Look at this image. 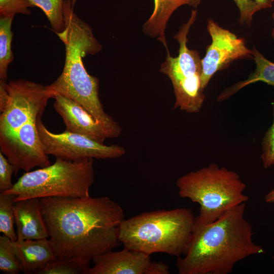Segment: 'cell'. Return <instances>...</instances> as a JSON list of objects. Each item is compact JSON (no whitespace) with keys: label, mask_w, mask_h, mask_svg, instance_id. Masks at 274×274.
Instances as JSON below:
<instances>
[{"label":"cell","mask_w":274,"mask_h":274,"mask_svg":"<svg viewBox=\"0 0 274 274\" xmlns=\"http://www.w3.org/2000/svg\"><path fill=\"white\" fill-rule=\"evenodd\" d=\"M207 30L212 43L207 47L201 59V85L203 90L217 72L227 68L234 61L254 58L252 50L246 46L244 38L237 37L211 18L207 20Z\"/></svg>","instance_id":"10"},{"label":"cell","mask_w":274,"mask_h":274,"mask_svg":"<svg viewBox=\"0 0 274 274\" xmlns=\"http://www.w3.org/2000/svg\"><path fill=\"white\" fill-rule=\"evenodd\" d=\"M246 207V203L238 205L209 224L195 222L183 256L177 257L178 273L228 274L237 262L264 254V249L253 241V227L245 217Z\"/></svg>","instance_id":"2"},{"label":"cell","mask_w":274,"mask_h":274,"mask_svg":"<svg viewBox=\"0 0 274 274\" xmlns=\"http://www.w3.org/2000/svg\"><path fill=\"white\" fill-rule=\"evenodd\" d=\"M273 261H274V255H273Z\"/></svg>","instance_id":"30"},{"label":"cell","mask_w":274,"mask_h":274,"mask_svg":"<svg viewBox=\"0 0 274 274\" xmlns=\"http://www.w3.org/2000/svg\"><path fill=\"white\" fill-rule=\"evenodd\" d=\"M94 265L88 274H169L162 262L152 261L150 255L124 248L102 253L92 258Z\"/></svg>","instance_id":"12"},{"label":"cell","mask_w":274,"mask_h":274,"mask_svg":"<svg viewBox=\"0 0 274 274\" xmlns=\"http://www.w3.org/2000/svg\"><path fill=\"white\" fill-rule=\"evenodd\" d=\"M239 12L238 22L241 25L250 27L254 14L262 8L254 0H234Z\"/></svg>","instance_id":"25"},{"label":"cell","mask_w":274,"mask_h":274,"mask_svg":"<svg viewBox=\"0 0 274 274\" xmlns=\"http://www.w3.org/2000/svg\"><path fill=\"white\" fill-rule=\"evenodd\" d=\"M94 181L93 159L56 158L52 164L25 172L11 189L2 193L15 195L14 202L32 198L88 197Z\"/></svg>","instance_id":"6"},{"label":"cell","mask_w":274,"mask_h":274,"mask_svg":"<svg viewBox=\"0 0 274 274\" xmlns=\"http://www.w3.org/2000/svg\"><path fill=\"white\" fill-rule=\"evenodd\" d=\"M22 272L38 274V272L57 258L49 239L16 240L13 242Z\"/></svg>","instance_id":"15"},{"label":"cell","mask_w":274,"mask_h":274,"mask_svg":"<svg viewBox=\"0 0 274 274\" xmlns=\"http://www.w3.org/2000/svg\"><path fill=\"white\" fill-rule=\"evenodd\" d=\"M195 216L191 209L177 208L141 213L124 219L118 236L124 248L149 255L181 256L191 235Z\"/></svg>","instance_id":"4"},{"label":"cell","mask_w":274,"mask_h":274,"mask_svg":"<svg viewBox=\"0 0 274 274\" xmlns=\"http://www.w3.org/2000/svg\"><path fill=\"white\" fill-rule=\"evenodd\" d=\"M196 16L197 11L192 10L188 21L174 37L179 44L178 55L172 57L167 53L160 68L173 85L175 98L173 109L188 113H198L206 99L201 85L202 59L197 51L187 47V36Z\"/></svg>","instance_id":"7"},{"label":"cell","mask_w":274,"mask_h":274,"mask_svg":"<svg viewBox=\"0 0 274 274\" xmlns=\"http://www.w3.org/2000/svg\"><path fill=\"white\" fill-rule=\"evenodd\" d=\"M252 50L256 64L254 71L247 79L225 88L218 95V101L227 100L245 86L257 82H263L274 87V62L266 58L255 47Z\"/></svg>","instance_id":"17"},{"label":"cell","mask_w":274,"mask_h":274,"mask_svg":"<svg viewBox=\"0 0 274 274\" xmlns=\"http://www.w3.org/2000/svg\"><path fill=\"white\" fill-rule=\"evenodd\" d=\"M33 7L40 8L49 21L53 30L57 33L65 29L63 15L64 0H28Z\"/></svg>","instance_id":"20"},{"label":"cell","mask_w":274,"mask_h":274,"mask_svg":"<svg viewBox=\"0 0 274 274\" xmlns=\"http://www.w3.org/2000/svg\"><path fill=\"white\" fill-rule=\"evenodd\" d=\"M51 98L46 86L41 84L22 79L0 81V138L41 118Z\"/></svg>","instance_id":"8"},{"label":"cell","mask_w":274,"mask_h":274,"mask_svg":"<svg viewBox=\"0 0 274 274\" xmlns=\"http://www.w3.org/2000/svg\"><path fill=\"white\" fill-rule=\"evenodd\" d=\"M53 106L62 118L67 131L86 136L104 144L108 135L93 116L81 105L70 98L55 94Z\"/></svg>","instance_id":"13"},{"label":"cell","mask_w":274,"mask_h":274,"mask_svg":"<svg viewBox=\"0 0 274 274\" xmlns=\"http://www.w3.org/2000/svg\"><path fill=\"white\" fill-rule=\"evenodd\" d=\"M13 242L4 234L0 236V270L5 274H18L22 272Z\"/></svg>","instance_id":"22"},{"label":"cell","mask_w":274,"mask_h":274,"mask_svg":"<svg viewBox=\"0 0 274 274\" xmlns=\"http://www.w3.org/2000/svg\"><path fill=\"white\" fill-rule=\"evenodd\" d=\"M272 18L274 19V11L272 13ZM271 36L273 38V39L274 40V28H273L272 30V32H271Z\"/></svg>","instance_id":"29"},{"label":"cell","mask_w":274,"mask_h":274,"mask_svg":"<svg viewBox=\"0 0 274 274\" xmlns=\"http://www.w3.org/2000/svg\"><path fill=\"white\" fill-rule=\"evenodd\" d=\"M265 200L267 203H274V189L265 195Z\"/></svg>","instance_id":"28"},{"label":"cell","mask_w":274,"mask_h":274,"mask_svg":"<svg viewBox=\"0 0 274 274\" xmlns=\"http://www.w3.org/2000/svg\"><path fill=\"white\" fill-rule=\"evenodd\" d=\"M176 185L180 197L199 204L195 222L201 224L213 222L249 200L244 193L246 184L238 174L215 163L184 175L177 179Z\"/></svg>","instance_id":"5"},{"label":"cell","mask_w":274,"mask_h":274,"mask_svg":"<svg viewBox=\"0 0 274 274\" xmlns=\"http://www.w3.org/2000/svg\"><path fill=\"white\" fill-rule=\"evenodd\" d=\"M14 169L3 153L0 151V192H6L11 189L14 184L12 181Z\"/></svg>","instance_id":"26"},{"label":"cell","mask_w":274,"mask_h":274,"mask_svg":"<svg viewBox=\"0 0 274 274\" xmlns=\"http://www.w3.org/2000/svg\"><path fill=\"white\" fill-rule=\"evenodd\" d=\"M40 202L57 258L92 259L119 246L118 228L125 216L110 197H49Z\"/></svg>","instance_id":"1"},{"label":"cell","mask_w":274,"mask_h":274,"mask_svg":"<svg viewBox=\"0 0 274 274\" xmlns=\"http://www.w3.org/2000/svg\"><path fill=\"white\" fill-rule=\"evenodd\" d=\"M202 0H154V10L144 24L143 31L152 38H156L168 49L165 37L166 24L172 14L180 7L188 5L196 8Z\"/></svg>","instance_id":"16"},{"label":"cell","mask_w":274,"mask_h":274,"mask_svg":"<svg viewBox=\"0 0 274 274\" xmlns=\"http://www.w3.org/2000/svg\"><path fill=\"white\" fill-rule=\"evenodd\" d=\"M14 211L17 240L49 237L39 198H32L15 201Z\"/></svg>","instance_id":"14"},{"label":"cell","mask_w":274,"mask_h":274,"mask_svg":"<svg viewBox=\"0 0 274 274\" xmlns=\"http://www.w3.org/2000/svg\"><path fill=\"white\" fill-rule=\"evenodd\" d=\"M14 16L0 19V81L7 82L8 68L14 59L11 50L13 33L11 30Z\"/></svg>","instance_id":"18"},{"label":"cell","mask_w":274,"mask_h":274,"mask_svg":"<svg viewBox=\"0 0 274 274\" xmlns=\"http://www.w3.org/2000/svg\"><path fill=\"white\" fill-rule=\"evenodd\" d=\"M13 194L0 193V232L9 237L12 241L17 240L14 230V199Z\"/></svg>","instance_id":"21"},{"label":"cell","mask_w":274,"mask_h":274,"mask_svg":"<svg viewBox=\"0 0 274 274\" xmlns=\"http://www.w3.org/2000/svg\"><path fill=\"white\" fill-rule=\"evenodd\" d=\"M39 119L31 120L11 135L0 138L1 151L13 166L15 175L21 170L27 172L37 166L51 164L38 133Z\"/></svg>","instance_id":"11"},{"label":"cell","mask_w":274,"mask_h":274,"mask_svg":"<svg viewBox=\"0 0 274 274\" xmlns=\"http://www.w3.org/2000/svg\"><path fill=\"white\" fill-rule=\"evenodd\" d=\"M259 4L262 9L271 8L272 6L274 0H254Z\"/></svg>","instance_id":"27"},{"label":"cell","mask_w":274,"mask_h":274,"mask_svg":"<svg viewBox=\"0 0 274 274\" xmlns=\"http://www.w3.org/2000/svg\"><path fill=\"white\" fill-rule=\"evenodd\" d=\"M39 136L47 155L70 161L86 159H114L126 153L118 145H106L86 136L65 130L55 133L49 131L39 119L37 121Z\"/></svg>","instance_id":"9"},{"label":"cell","mask_w":274,"mask_h":274,"mask_svg":"<svg viewBox=\"0 0 274 274\" xmlns=\"http://www.w3.org/2000/svg\"><path fill=\"white\" fill-rule=\"evenodd\" d=\"M33 7L28 0H0L1 17L14 16L16 14L29 15V8Z\"/></svg>","instance_id":"23"},{"label":"cell","mask_w":274,"mask_h":274,"mask_svg":"<svg viewBox=\"0 0 274 274\" xmlns=\"http://www.w3.org/2000/svg\"><path fill=\"white\" fill-rule=\"evenodd\" d=\"M272 105L273 121L265 133L262 141V152L261 157L265 168L274 165V100Z\"/></svg>","instance_id":"24"},{"label":"cell","mask_w":274,"mask_h":274,"mask_svg":"<svg viewBox=\"0 0 274 274\" xmlns=\"http://www.w3.org/2000/svg\"><path fill=\"white\" fill-rule=\"evenodd\" d=\"M91 260L80 257L57 258L41 269L38 274H88Z\"/></svg>","instance_id":"19"},{"label":"cell","mask_w":274,"mask_h":274,"mask_svg":"<svg viewBox=\"0 0 274 274\" xmlns=\"http://www.w3.org/2000/svg\"><path fill=\"white\" fill-rule=\"evenodd\" d=\"M71 0H64L63 15L65 29L56 33L65 49L64 65L57 79L47 88L54 98L59 94L81 105L110 135L116 133L120 125L104 110L98 94L99 80L86 71L83 58L94 55L102 47L88 24L79 18Z\"/></svg>","instance_id":"3"},{"label":"cell","mask_w":274,"mask_h":274,"mask_svg":"<svg viewBox=\"0 0 274 274\" xmlns=\"http://www.w3.org/2000/svg\"><path fill=\"white\" fill-rule=\"evenodd\" d=\"M72 1V0H71Z\"/></svg>","instance_id":"31"}]
</instances>
